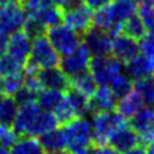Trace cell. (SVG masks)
<instances>
[{"label": "cell", "mask_w": 154, "mask_h": 154, "mask_svg": "<svg viewBox=\"0 0 154 154\" xmlns=\"http://www.w3.org/2000/svg\"><path fill=\"white\" fill-rule=\"evenodd\" d=\"M63 132L71 154H88L93 146V130L88 117H76L64 123Z\"/></svg>", "instance_id": "6da1fadb"}, {"label": "cell", "mask_w": 154, "mask_h": 154, "mask_svg": "<svg viewBox=\"0 0 154 154\" xmlns=\"http://www.w3.org/2000/svg\"><path fill=\"white\" fill-rule=\"evenodd\" d=\"M127 119L119 116L116 110L108 112H94L91 117V130H93V140L95 145L108 144L112 134L119 126L127 123Z\"/></svg>", "instance_id": "7a4b0ae2"}, {"label": "cell", "mask_w": 154, "mask_h": 154, "mask_svg": "<svg viewBox=\"0 0 154 154\" xmlns=\"http://www.w3.org/2000/svg\"><path fill=\"white\" fill-rule=\"evenodd\" d=\"M59 59L60 55L53 48L45 33L32 37L30 57L27 62L33 64L37 69H44L59 66Z\"/></svg>", "instance_id": "3957f363"}, {"label": "cell", "mask_w": 154, "mask_h": 154, "mask_svg": "<svg viewBox=\"0 0 154 154\" xmlns=\"http://www.w3.org/2000/svg\"><path fill=\"white\" fill-rule=\"evenodd\" d=\"M45 36L60 57L67 54L81 44V35L72 30L66 23L60 22L46 28Z\"/></svg>", "instance_id": "277c9868"}, {"label": "cell", "mask_w": 154, "mask_h": 154, "mask_svg": "<svg viewBox=\"0 0 154 154\" xmlns=\"http://www.w3.org/2000/svg\"><path fill=\"white\" fill-rule=\"evenodd\" d=\"M62 22L80 35H84L93 27V11L85 5L82 0H71L68 5L63 8Z\"/></svg>", "instance_id": "5b68a950"}, {"label": "cell", "mask_w": 154, "mask_h": 154, "mask_svg": "<svg viewBox=\"0 0 154 154\" xmlns=\"http://www.w3.org/2000/svg\"><path fill=\"white\" fill-rule=\"evenodd\" d=\"M122 71H123V63H121L112 54L103 57H94L91 58L89 64V72L94 77L98 86L109 85L110 81L118 73H121Z\"/></svg>", "instance_id": "8992f818"}, {"label": "cell", "mask_w": 154, "mask_h": 154, "mask_svg": "<svg viewBox=\"0 0 154 154\" xmlns=\"http://www.w3.org/2000/svg\"><path fill=\"white\" fill-rule=\"evenodd\" d=\"M27 18V12L21 3H11L0 5V30L5 35H12L23 30Z\"/></svg>", "instance_id": "52a82bcc"}, {"label": "cell", "mask_w": 154, "mask_h": 154, "mask_svg": "<svg viewBox=\"0 0 154 154\" xmlns=\"http://www.w3.org/2000/svg\"><path fill=\"white\" fill-rule=\"evenodd\" d=\"M90 60H91L90 53L82 44V41H81V44L77 48H75L72 51L60 57L59 68L71 79V77L81 73V72L88 71Z\"/></svg>", "instance_id": "ba28073f"}, {"label": "cell", "mask_w": 154, "mask_h": 154, "mask_svg": "<svg viewBox=\"0 0 154 154\" xmlns=\"http://www.w3.org/2000/svg\"><path fill=\"white\" fill-rule=\"evenodd\" d=\"M130 126L137 132L140 143L150 144L154 141V108L152 105L143 107L130 118Z\"/></svg>", "instance_id": "9c48e42d"}, {"label": "cell", "mask_w": 154, "mask_h": 154, "mask_svg": "<svg viewBox=\"0 0 154 154\" xmlns=\"http://www.w3.org/2000/svg\"><path fill=\"white\" fill-rule=\"evenodd\" d=\"M112 36L107 31L91 27L84 33L82 44L89 50L91 58L109 55L112 51Z\"/></svg>", "instance_id": "30bf717a"}, {"label": "cell", "mask_w": 154, "mask_h": 154, "mask_svg": "<svg viewBox=\"0 0 154 154\" xmlns=\"http://www.w3.org/2000/svg\"><path fill=\"white\" fill-rule=\"evenodd\" d=\"M31 42L32 37L25 30H19L8 36L5 53H8L9 55H12L13 58H16L17 60L25 64L28 60V57H30Z\"/></svg>", "instance_id": "8fae6325"}, {"label": "cell", "mask_w": 154, "mask_h": 154, "mask_svg": "<svg viewBox=\"0 0 154 154\" xmlns=\"http://www.w3.org/2000/svg\"><path fill=\"white\" fill-rule=\"evenodd\" d=\"M41 108L38 107V104L35 102L27 103L18 105L16 117L13 119L12 127L18 135H27L30 131V127L32 126V123L35 122L36 117L40 113Z\"/></svg>", "instance_id": "7c38bea8"}, {"label": "cell", "mask_w": 154, "mask_h": 154, "mask_svg": "<svg viewBox=\"0 0 154 154\" xmlns=\"http://www.w3.org/2000/svg\"><path fill=\"white\" fill-rule=\"evenodd\" d=\"M140 53L139 49V41L135 38L130 37L126 33H119V35L114 36L112 40V54L114 58L121 62V63H126L135 55H137Z\"/></svg>", "instance_id": "4fadbf2b"}, {"label": "cell", "mask_w": 154, "mask_h": 154, "mask_svg": "<svg viewBox=\"0 0 154 154\" xmlns=\"http://www.w3.org/2000/svg\"><path fill=\"white\" fill-rule=\"evenodd\" d=\"M139 144H140L139 135L128 123L119 126L112 134V136H110L108 141V145L116 149L118 153H123L128 150V149H132L135 146H137Z\"/></svg>", "instance_id": "5bb4252c"}, {"label": "cell", "mask_w": 154, "mask_h": 154, "mask_svg": "<svg viewBox=\"0 0 154 154\" xmlns=\"http://www.w3.org/2000/svg\"><path fill=\"white\" fill-rule=\"evenodd\" d=\"M38 80L41 84V89L66 91L69 88V77L59 68V66L38 69Z\"/></svg>", "instance_id": "9a60e30c"}, {"label": "cell", "mask_w": 154, "mask_h": 154, "mask_svg": "<svg viewBox=\"0 0 154 154\" xmlns=\"http://www.w3.org/2000/svg\"><path fill=\"white\" fill-rule=\"evenodd\" d=\"M117 98L108 85H100L96 88L94 94L90 96L91 110L94 112H108L114 110L117 104Z\"/></svg>", "instance_id": "2e32d148"}, {"label": "cell", "mask_w": 154, "mask_h": 154, "mask_svg": "<svg viewBox=\"0 0 154 154\" xmlns=\"http://www.w3.org/2000/svg\"><path fill=\"white\" fill-rule=\"evenodd\" d=\"M125 73L135 82L137 80L153 76L154 69L146 58L141 53H139L137 55H135L134 58H131L125 63Z\"/></svg>", "instance_id": "e0dca14e"}, {"label": "cell", "mask_w": 154, "mask_h": 154, "mask_svg": "<svg viewBox=\"0 0 154 154\" xmlns=\"http://www.w3.org/2000/svg\"><path fill=\"white\" fill-rule=\"evenodd\" d=\"M64 100L73 112L75 117H86L89 113H93L90 105V98L68 88L67 94H64Z\"/></svg>", "instance_id": "ac0fdd59"}, {"label": "cell", "mask_w": 154, "mask_h": 154, "mask_svg": "<svg viewBox=\"0 0 154 154\" xmlns=\"http://www.w3.org/2000/svg\"><path fill=\"white\" fill-rule=\"evenodd\" d=\"M38 143L44 152H59L67 149V141L63 128H51L38 136Z\"/></svg>", "instance_id": "d6986e66"}, {"label": "cell", "mask_w": 154, "mask_h": 154, "mask_svg": "<svg viewBox=\"0 0 154 154\" xmlns=\"http://www.w3.org/2000/svg\"><path fill=\"white\" fill-rule=\"evenodd\" d=\"M143 105L144 104L141 102V99L139 98V95L135 93V90L132 89L127 95H125L117 100V104H116L114 109H116V112L119 116H122L123 118L130 119Z\"/></svg>", "instance_id": "ffe728a7"}, {"label": "cell", "mask_w": 154, "mask_h": 154, "mask_svg": "<svg viewBox=\"0 0 154 154\" xmlns=\"http://www.w3.org/2000/svg\"><path fill=\"white\" fill-rule=\"evenodd\" d=\"M11 154H44V149L38 143V139L28 135H19L11 146Z\"/></svg>", "instance_id": "44dd1931"}, {"label": "cell", "mask_w": 154, "mask_h": 154, "mask_svg": "<svg viewBox=\"0 0 154 154\" xmlns=\"http://www.w3.org/2000/svg\"><path fill=\"white\" fill-rule=\"evenodd\" d=\"M58 121L55 118V116L53 112L49 110H44L41 109L38 116L36 117L35 122L32 123V126L30 127V131H28V136H33V137H38L40 135L45 134L46 131H49L51 128L58 127Z\"/></svg>", "instance_id": "7402d4cb"}, {"label": "cell", "mask_w": 154, "mask_h": 154, "mask_svg": "<svg viewBox=\"0 0 154 154\" xmlns=\"http://www.w3.org/2000/svg\"><path fill=\"white\" fill-rule=\"evenodd\" d=\"M64 98V91L55 89H41L36 94V103L44 110L54 112Z\"/></svg>", "instance_id": "603a6c76"}, {"label": "cell", "mask_w": 154, "mask_h": 154, "mask_svg": "<svg viewBox=\"0 0 154 154\" xmlns=\"http://www.w3.org/2000/svg\"><path fill=\"white\" fill-rule=\"evenodd\" d=\"M112 13L116 18V21L123 23L131 18L135 14H137V2L135 0H112L109 4Z\"/></svg>", "instance_id": "cb8c5ba5"}, {"label": "cell", "mask_w": 154, "mask_h": 154, "mask_svg": "<svg viewBox=\"0 0 154 154\" xmlns=\"http://www.w3.org/2000/svg\"><path fill=\"white\" fill-rule=\"evenodd\" d=\"M69 88L90 98V96L94 94L96 88H98V85H96L94 77L91 76V73L88 69V71L81 72V73L76 75L73 77H71L69 79Z\"/></svg>", "instance_id": "d4e9b609"}, {"label": "cell", "mask_w": 154, "mask_h": 154, "mask_svg": "<svg viewBox=\"0 0 154 154\" xmlns=\"http://www.w3.org/2000/svg\"><path fill=\"white\" fill-rule=\"evenodd\" d=\"M135 93L139 95L144 105H154V75L134 82Z\"/></svg>", "instance_id": "484cf974"}, {"label": "cell", "mask_w": 154, "mask_h": 154, "mask_svg": "<svg viewBox=\"0 0 154 154\" xmlns=\"http://www.w3.org/2000/svg\"><path fill=\"white\" fill-rule=\"evenodd\" d=\"M116 23H119V22L116 21L109 4L93 11V27L108 32Z\"/></svg>", "instance_id": "4316f807"}, {"label": "cell", "mask_w": 154, "mask_h": 154, "mask_svg": "<svg viewBox=\"0 0 154 154\" xmlns=\"http://www.w3.org/2000/svg\"><path fill=\"white\" fill-rule=\"evenodd\" d=\"M17 109H18V104L13 96L11 95L0 96V123L4 125V126H12Z\"/></svg>", "instance_id": "83f0119b"}, {"label": "cell", "mask_w": 154, "mask_h": 154, "mask_svg": "<svg viewBox=\"0 0 154 154\" xmlns=\"http://www.w3.org/2000/svg\"><path fill=\"white\" fill-rule=\"evenodd\" d=\"M108 86L110 88V90L113 91L116 98L119 99V98H122V96L127 95L130 91L132 90L134 81L122 71L121 73H118L112 81H110Z\"/></svg>", "instance_id": "f1b7e54d"}, {"label": "cell", "mask_w": 154, "mask_h": 154, "mask_svg": "<svg viewBox=\"0 0 154 154\" xmlns=\"http://www.w3.org/2000/svg\"><path fill=\"white\" fill-rule=\"evenodd\" d=\"M23 66L25 64L22 62L17 60L8 53H4L0 55V77L4 79V77L14 73H21L23 72Z\"/></svg>", "instance_id": "f546056e"}, {"label": "cell", "mask_w": 154, "mask_h": 154, "mask_svg": "<svg viewBox=\"0 0 154 154\" xmlns=\"http://www.w3.org/2000/svg\"><path fill=\"white\" fill-rule=\"evenodd\" d=\"M123 33H126L130 37L135 38V40H140L146 35L145 26L141 21V18L135 14L131 18H128L127 21L123 22Z\"/></svg>", "instance_id": "4dcf8cb0"}, {"label": "cell", "mask_w": 154, "mask_h": 154, "mask_svg": "<svg viewBox=\"0 0 154 154\" xmlns=\"http://www.w3.org/2000/svg\"><path fill=\"white\" fill-rule=\"evenodd\" d=\"M2 80H3L4 95L14 96L19 90L23 88V72L7 76V77H4V79H2Z\"/></svg>", "instance_id": "1f68e13d"}, {"label": "cell", "mask_w": 154, "mask_h": 154, "mask_svg": "<svg viewBox=\"0 0 154 154\" xmlns=\"http://www.w3.org/2000/svg\"><path fill=\"white\" fill-rule=\"evenodd\" d=\"M137 16L141 18L148 35L154 36V3L143 4L140 9H137Z\"/></svg>", "instance_id": "d6a6232c"}, {"label": "cell", "mask_w": 154, "mask_h": 154, "mask_svg": "<svg viewBox=\"0 0 154 154\" xmlns=\"http://www.w3.org/2000/svg\"><path fill=\"white\" fill-rule=\"evenodd\" d=\"M139 49L140 53L149 60L154 69V36L153 35H146L143 38L139 40Z\"/></svg>", "instance_id": "836d02e7"}, {"label": "cell", "mask_w": 154, "mask_h": 154, "mask_svg": "<svg viewBox=\"0 0 154 154\" xmlns=\"http://www.w3.org/2000/svg\"><path fill=\"white\" fill-rule=\"evenodd\" d=\"M36 94L35 91H32L27 88H23L18 91V93L13 96L14 99H16V102L18 105H22V104H27V103H31V102H35L36 100Z\"/></svg>", "instance_id": "e575fe53"}, {"label": "cell", "mask_w": 154, "mask_h": 154, "mask_svg": "<svg viewBox=\"0 0 154 154\" xmlns=\"http://www.w3.org/2000/svg\"><path fill=\"white\" fill-rule=\"evenodd\" d=\"M88 154H119V153L110 145H108V144H104V145L91 146Z\"/></svg>", "instance_id": "d590c367"}, {"label": "cell", "mask_w": 154, "mask_h": 154, "mask_svg": "<svg viewBox=\"0 0 154 154\" xmlns=\"http://www.w3.org/2000/svg\"><path fill=\"white\" fill-rule=\"evenodd\" d=\"M82 3L86 7H89L91 11H95V9L108 5V4L112 3V0H82Z\"/></svg>", "instance_id": "8d00e7d4"}, {"label": "cell", "mask_w": 154, "mask_h": 154, "mask_svg": "<svg viewBox=\"0 0 154 154\" xmlns=\"http://www.w3.org/2000/svg\"><path fill=\"white\" fill-rule=\"evenodd\" d=\"M21 2L23 3V7H25L26 11H31V9L40 5L44 0H21Z\"/></svg>", "instance_id": "74e56055"}, {"label": "cell", "mask_w": 154, "mask_h": 154, "mask_svg": "<svg viewBox=\"0 0 154 154\" xmlns=\"http://www.w3.org/2000/svg\"><path fill=\"white\" fill-rule=\"evenodd\" d=\"M7 42H8V35H5L0 30V55L7 51Z\"/></svg>", "instance_id": "f35d334b"}, {"label": "cell", "mask_w": 154, "mask_h": 154, "mask_svg": "<svg viewBox=\"0 0 154 154\" xmlns=\"http://www.w3.org/2000/svg\"><path fill=\"white\" fill-rule=\"evenodd\" d=\"M119 154H146V149L140 146V145H137V146H135L132 149H128V150L123 152V153H119Z\"/></svg>", "instance_id": "ab89813d"}, {"label": "cell", "mask_w": 154, "mask_h": 154, "mask_svg": "<svg viewBox=\"0 0 154 154\" xmlns=\"http://www.w3.org/2000/svg\"><path fill=\"white\" fill-rule=\"evenodd\" d=\"M51 3H54L55 5H58V7H60L62 9H63L64 7H67L68 4L71 3V0H50Z\"/></svg>", "instance_id": "60d3db41"}, {"label": "cell", "mask_w": 154, "mask_h": 154, "mask_svg": "<svg viewBox=\"0 0 154 154\" xmlns=\"http://www.w3.org/2000/svg\"><path fill=\"white\" fill-rule=\"evenodd\" d=\"M9 126H4V125L0 123V144H3V139H4V134H5L7 128Z\"/></svg>", "instance_id": "b9f144b4"}, {"label": "cell", "mask_w": 154, "mask_h": 154, "mask_svg": "<svg viewBox=\"0 0 154 154\" xmlns=\"http://www.w3.org/2000/svg\"><path fill=\"white\" fill-rule=\"evenodd\" d=\"M0 154H11L9 146H5V145H2V144H0Z\"/></svg>", "instance_id": "7bdbcfd3"}, {"label": "cell", "mask_w": 154, "mask_h": 154, "mask_svg": "<svg viewBox=\"0 0 154 154\" xmlns=\"http://www.w3.org/2000/svg\"><path fill=\"white\" fill-rule=\"evenodd\" d=\"M146 154H154V141L146 145Z\"/></svg>", "instance_id": "ee69618b"}, {"label": "cell", "mask_w": 154, "mask_h": 154, "mask_svg": "<svg viewBox=\"0 0 154 154\" xmlns=\"http://www.w3.org/2000/svg\"><path fill=\"white\" fill-rule=\"evenodd\" d=\"M11 3H21V0H0V5H3V4H11Z\"/></svg>", "instance_id": "f6af8a7d"}, {"label": "cell", "mask_w": 154, "mask_h": 154, "mask_svg": "<svg viewBox=\"0 0 154 154\" xmlns=\"http://www.w3.org/2000/svg\"><path fill=\"white\" fill-rule=\"evenodd\" d=\"M46 154H71V153L69 152H66V150H59V152H46Z\"/></svg>", "instance_id": "bcb514c9"}, {"label": "cell", "mask_w": 154, "mask_h": 154, "mask_svg": "<svg viewBox=\"0 0 154 154\" xmlns=\"http://www.w3.org/2000/svg\"><path fill=\"white\" fill-rule=\"evenodd\" d=\"M4 95V90H3V80H2V77H0V96H3Z\"/></svg>", "instance_id": "7dc6e473"}, {"label": "cell", "mask_w": 154, "mask_h": 154, "mask_svg": "<svg viewBox=\"0 0 154 154\" xmlns=\"http://www.w3.org/2000/svg\"><path fill=\"white\" fill-rule=\"evenodd\" d=\"M143 4H149V3H154V0H141Z\"/></svg>", "instance_id": "c3c4849f"}, {"label": "cell", "mask_w": 154, "mask_h": 154, "mask_svg": "<svg viewBox=\"0 0 154 154\" xmlns=\"http://www.w3.org/2000/svg\"><path fill=\"white\" fill-rule=\"evenodd\" d=\"M135 2H137V3H139V2H141V0H135Z\"/></svg>", "instance_id": "681fc988"}]
</instances>
